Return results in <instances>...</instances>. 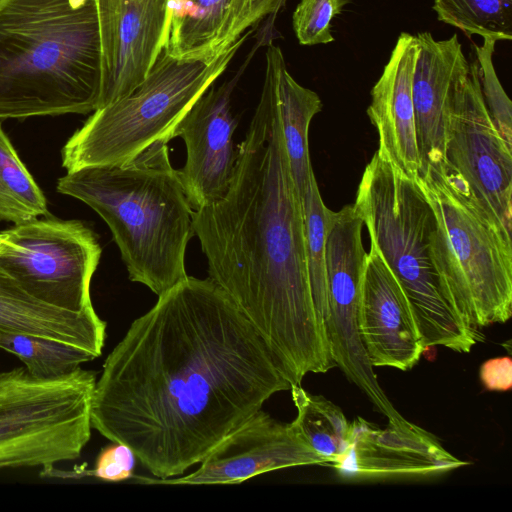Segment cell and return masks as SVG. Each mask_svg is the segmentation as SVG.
Here are the masks:
<instances>
[{
	"instance_id": "obj_30",
	"label": "cell",
	"mask_w": 512,
	"mask_h": 512,
	"mask_svg": "<svg viewBox=\"0 0 512 512\" xmlns=\"http://www.w3.org/2000/svg\"><path fill=\"white\" fill-rule=\"evenodd\" d=\"M480 381L488 391L505 392L512 387V359L510 356L486 360L480 367Z\"/></svg>"
},
{
	"instance_id": "obj_24",
	"label": "cell",
	"mask_w": 512,
	"mask_h": 512,
	"mask_svg": "<svg viewBox=\"0 0 512 512\" xmlns=\"http://www.w3.org/2000/svg\"><path fill=\"white\" fill-rule=\"evenodd\" d=\"M0 348L14 354L39 379L65 377L96 359L88 351L61 341L0 330Z\"/></svg>"
},
{
	"instance_id": "obj_14",
	"label": "cell",
	"mask_w": 512,
	"mask_h": 512,
	"mask_svg": "<svg viewBox=\"0 0 512 512\" xmlns=\"http://www.w3.org/2000/svg\"><path fill=\"white\" fill-rule=\"evenodd\" d=\"M97 6L100 108L129 94L147 76L164 46L168 0H97Z\"/></svg>"
},
{
	"instance_id": "obj_31",
	"label": "cell",
	"mask_w": 512,
	"mask_h": 512,
	"mask_svg": "<svg viewBox=\"0 0 512 512\" xmlns=\"http://www.w3.org/2000/svg\"><path fill=\"white\" fill-rule=\"evenodd\" d=\"M285 0H251V25L267 15L277 13Z\"/></svg>"
},
{
	"instance_id": "obj_20",
	"label": "cell",
	"mask_w": 512,
	"mask_h": 512,
	"mask_svg": "<svg viewBox=\"0 0 512 512\" xmlns=\"http://www.w3.org/2000/svg\"><path fill=\"white\" fill-rule=\"evenodd\" d=\"M0 330L45 337L102 353L106 323L96 311L73 312L37 301L0 277Z\"/></svg>"
},
{
	"instance_id": "obj_8",
	"label": "cell",
	"mask_w": 512,
	"mask_h": 512,
	"mask_svg": "<svg viewBox=\"0 0 512 512\" xmlns=\"http://www.w3.org/2000/svg\"><path fill=\"white\" fill-rule=\"evenodd\" d=\"M96 373L39 379L25 367L0 372V470L77 459L91 437Z\"/></svg>"
},
{
	"instance_id": "obj_5",
	"label": "cell",
	"mask_w": 512,
	"mask_h": 512,
	"mask_svg": "<svg viewBox=\"0 0 512 512\" xmlns=\"http://www.w3.org/2000/svg\"><path fill=\"white\" fill-rule=\"evenodd\" d=\"M401 284L426 350L443 346L468 353L483 340L447 294L432 260L435 217L415 178L377 151L366 165L352 205Z\"/></svg>"
},
{
	"instance_id": "obj_32",
	"label": "cell",
	"mask_w": 512,
	"mask_h": 512,
	"mask_svg": "<svg viewBox=\"0 0 512 512\" xmlns=\"http://www.w3.org/2000/svg\"><path fill=\"white\" fill-rule=\"evenodd\" d=\"M3 242H4V236H3V234L0 232V251H1V248H2V245H3Z\"/></svg>"
},
{
	"instance_id": "obj_22",
	"label": "cell",
	"mask_w": 512,
	"mask_h": 512,
	"mask_svg": "<svg viewBox=\"0 0 512 512\" xmlns=\"http://www.w3.org/2000/svg\"><path fill=\"white\" fill-rule=\"evenodd\" d=\"M290 391L297 410L291 425L326 465L334 462L349 445L351 423L338 406L323 396L312 395L296 384L291 385Z\"/></svg>"
},
{
	"instance_id": "obj_25",
	"label": "cell",
	"mask_w": 512,
	"mask_h": 512,
	"mask_svg": "<svg viewBox=\"0 0 512 512\" xmlns=\"http://www.w3.org/2000/svg\"><path fill=\"white\" fill-rule=\"evenodd\" d=\"M433 10L468 36L512 40V0H433Z\"/></svg>"
},
{
	"instance_id": "obj_7",
	"label": "cell",
	"mask_w": 512,
	"mask_h": 512,
	"mask_svg": "<svg viewBox=\"0 0 512 512\" xmlns=\"http://www.w3.org/2000/svg\"><path fill=\"white\" fill-rule=\"evenodd\" d=\"M240 36L214 57L177 59L162 48L144 80L129 94L96 109L61 151L67 172L125 163L155 142H169L196 102L243 44Z\"/></svg>"
},
{
	"instance_id": "obj_28",
	"label": "cell",
	"mask_w": 512,
	"mask_h": 512,
	"mask_svg": "<svg viewBox=\"0 0 512 512\" xmlns=\"http://www.w3.org/2000/svg\"><path fill=\"white\" fill-rule=\"evenodd\" d=\"M348 0H301L293 12L295 35L302 45L334 41L331 21L340 15Z\"/></svg>"
},
{
	"instance_id": "obj_1",
	"label": "cell",
	"mask_w": 512,
	"mask_h": 512,
	"mask_svg": "<svg viewBox=\"0 0 512 512\" xmlns=\"http://www.w3.org/2000/svg\"><path fill=\"white\" fill-rule=\"evenodd\" d=\"M290 387L228 294L209 277L187 276L159 295L107 356L91 426L168 479Z\"/></svg>"
},
{
	"instance_id": "obj_23",
	"label": "cell",
	"mask_w": 512,
	"mask_h": 512,
	"mask_svg": "<svg viewBox=\"0 0 512 512\" xmlns=\"http://www.w3.org/2000/svg\"><path fill=\"white\" fill-rule=\"evenodd\" d=\"M49 215L47 199L0 122V221L20 224Z\"/></svg>"
},
{
	"instance_id": "obj_17",
	"label": "cell",
	"mask_w": 512,
	"mask_h": 512,
	"mask_svg": "<svg viewBox=\"0 0 512 512\" xmlns=\"http://www.w3.org/2000/svg\"><path fill=\"white\" fill-rule=\"evenodd\" d=\"M417 57L412 100L421 170L444 161L448 113L456 83L469 67L457 34L435 40L429 32L416 36ZM421 172V171H420Z\"/></svg>"
},
{
	"instance_id": "obj_6",
	"label": "cell",
	"mask_w": 512,
	"mask_h": 512,
	"mask_svg": "<svg viewBox=\"0 0 512 512\" xmlns=\"http://www.w3.org/2000/svg\"><path fill=\"white\" fill-rule=\"evenodd\" d=\"M434 217L435 269L463 318L481 329L512 314L511 233L445 161L415 178Z\"/></svg>"
},
{
	"instance_id": "obj_26",
	"label": "cell",
	"mask_w": 512,
	"mask_h": 512,
	"mask_svg": "<svg viewBox=\"0 0 512 512\" xmlns=\"http://www.w3.org/2000/svg\"><path fill=\"white\" fill-rule=\"evenodd\" d=\"M303 210L306 263L311 295L315 311L324 328L326 314L325 248L327 231L333 211L324 204L314 174L310 177L303 199Z\"/></svg>"
},
{
	"instance_id": "obj_29",
	"label": "cell",
	"mask_w": 512,
	"mask_h": 512,
	"mask_svg": "<svg viewBox=\"0 0 512 512\" xmlns=\"http://www.w3.org/2000/svg\"><path fill=\"white\" fill-rule=\"evenodd\" d=\"M136 459L127 445L113 442L101 450L90 474L103 481H124L133 477Z\"/></svg>"
},
{
	"instance_id": "obj_18",
	"label": "cell",
	"mask_w": 512,
	"mask_h": 512,
	"mask_svg": "<svg viewBox=\"0 0 512 512\" xmlns=\"http://www.w3.org/2000/svg\"><path fill=\"white\" fill-rule=\"evenodd\" d=\"M416 37L399 35L384 70L371 90L367 115L375 126L377 152L411 178L419 176L422 163L418 151L412 80L417 57Z\"/></svg>"
},
{
	"instance_id": "obj_2",
	"label": "cell",
	"mask_w": 512,
	"mask_h": 512,
	"mask_svg": "<svg viewBox=\"0 0 512 512\" xmlns=\"http://www.w3.org/2000/svg\"><path fill=\"white\" fill-rule=\"evenodd\" d=\"M193 223L209 278L260 334L289 383L336 367L311 295L303 204L267 74L228 190L195 210Z\"/></svg>"
},
{
	"instance_id": "obj_4",
	"label": "cell",
	"mask_w": 512,
	"mask_h": 512,
	"mask_svg": "<svg viewBox=\"0 0 512 512\" xmlns=\"http://www.w3.org/2000/svg\"><path fill=\"white\" fill-rule=\"evenodd\" d=\"M56 191L82 201L106 222L131 281L159 296L188 276L185 252L194 235V211L170 162L168 142H155L122 164L67 172Z\"/></svg>"
},
{
	"instance_id": "obj_3",
	"label": "cell",
	"mask_w": 512,
	"mask_h": 512,
	"mask_svg": "<svg viewBox=\"0 0 512 512\" xmlns=\"http://www.w3.org/2000/svg\"><path fill=\"white\" fill-rule=\"evenodd\" d=\"M97 0H0V122L99 106Z\"/></svg>"
},
{
	"instance_id": "obj_10",
	"label": "cell",
	"mask_w": 512,
	"mask_h": 512,
	"mask_svg": "<svg viewBox=\"0 0 512 512\" xmlns=\"http://www.w3.org/2000/svg\"><path fill=\"white\" fill-rule=\"evenodd\" d=\"M363 222L352 205L332 212L325 248L326 314L324 328L331 356L387 419L401 416L381 388L358 329V314L367 252Z\"/></svg>"
},
{
	"instance_id": "obj_12",
	"label": "cell",
	"mask_w": 512,
	"mask_h": 512,
	"mask_svg": "<svg viewBox=\"0 0 512 512\" xmlns=\"http://www.w3.org/2000/svg\"><path fill=\"white\" fill-rule=\"evenodd\" d=\"M182 477L146 479L171 485L239 484L257 475L295 466L326 465L291 423H282L261 409L224 437Z\"/></svg>"
},
{
	"instance_id": "obj_13",
	"label": "cell",
	"mask_w": 512,
	"mask_h": 512,
	"mask_svg": "<svg viewBox=\"0 0 512 512\" xmlns=\"http://www.w3.org/2000/svg\"><path fill=\"white\" fill-rule=\"evenodd\" d=\"M467 463L449 453L429 432L400 416L384 429L361 417L351 422L345 452L327 464L344 479L433 476Z\"/></svg>"
},
{
	"instance_id": "obj_19",
	"label": "cell",
	"mask_w": 512,
	"mask_h": 512,
	"mask_svg": "<svg viewBox=\"0 0 512 512\" xmlns=\"http://www.w3.org/2000/svg\"><path fill=\"white\" fill-rule=\"evenodd\" d=\"M251 0H168L163 49L177 59L214 57L251 26Z\"/></svg>"
},
{
	"instance_id": "obj_16",
	"label": "cell",
	"mask_w": 512,
	"mask_h": 512,
	"mask_svg": "<svg viewBox=\"0 0 512 512\" xmlns=\"http://www.w3.org/2000/svg\"><path fill=\"white\" fill-rule=\"evenodd\" d=\"M358 329L373 367L408 371L426 351L412 306L373 244L362 281Z\"/></svg>"
},
{
	"instance_id": "obj_27",
	"label": "cell",
	"mask_w": 512,
	"mask_h": 512,
	"mask_svg": "<svg viewBox=\"0 0 512 512\" xmlns=\"http://www.w3.org/2000/svg\"><path fill=\"white\" fill-rule=\"evenodd\" d=\"M483 39L481 46L475 45V62L482 97L501 137L512 148V103L500 84L492 61L497 41L492 38Z\"/></svg>"
},
{
	"instance_id": "obj_15",
	"label": "cell",
	"mask_w": 512,
	"mask_h": 512,
	"mask_svg": "<svg viewBox=\"0 0 512 512\" xmlns=\"http://www.w3.org/2000/svg\"><path fill=\"white\" fill-rule=\"evenodd\" d=\"M232 84L209 88L178 123L174 138L183 139L186 161L178 174L193 211L221 199L231 182L237 120L231 111Z\"/></svg>"
},
{
	"instance_id": "obj_21",
	"label": "cell",
	"mask_w": 512,
	"mask_h": 512,
	"mask_svg": "<svg viewBox=\"0 0 512 512\" xmlns=\"http://www.w3.org/2000/svg\"><path fill=\"white\" fill-rule=\"evenodd\" d=\"M278 106L283 140L297 192L303 199L312 174L308 134L313 117L322 109L318 94L300 85L289 73L282 50L270 43L265 54Z\"/></svg>"
},
{
	"instance_id": "obj_9",
	"label": "cell",
	"mask_w": 512,
	"mask_h": 512,
	"mask_svg": "<svg viewBox=\"0 0 512 512\" xmlns=\"http://www.w3.org/2000/svg\"><path fill=\"white\" fill-rule=\"evenodd\" d=\"M1 233V278L50 306L73 312L94 309L90 285L102 250L88 226L49 214Z\"/></svg>"
},
{
	"instance_id": "obj_11",
	"label": "cell",
	"mask_w": 512,
	"mask_h": 512,
	"mask_svg": "<svg viewBox=\"0 0 512 512\" xmlns=\"http://www.w3.org/2000/svg\"><path fill=\"white\" fill-rule=\"evenodd\" d=\"M444 161L511 233L512 148L486 109L475 60L469 62L453 92Z\"/></svg>"
}]
</instances>
